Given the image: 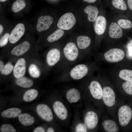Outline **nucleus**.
<instances>
[{
	"instance_id": "obj_1",
	"label": "nucleus",
	"mask_w": 132,
	"mask_h": 132,
	"mask_svg": "<svg viewBox=\"0 0 132 132\" xmlns=\"http://www.w3.org/2000/svg\"><path fill=\"white\" fill-rule=\"evenodd\" d=\"M34 34L31 28L18 42L5 52L0 54V58H6L8 61L15 63L21 57L38 54L36 48V40Z\"/></svg>"
},
{
	"instance_id": "obj_2",
	"label": "nucleus",
	"mask_w": 132,
	"mask_h": 132,
	"mask_svg": "<svg viewBox=\"0 0 132 132\" xmlns=\"http://www.w3.org/2000/svg\"><path fill=\"white\" fill-rule=\"evenodd\" d=\"M82 56L76 44L73 42H68L63 48L62 60L56 67L62 72L79 61Z\"/></svg>"
},
{
	"instance_id": "obj_3",
	"label": "nucleus",
	"mask_w": 132,
	"mask_h": 132,
	"mask_svg": "<svg viewBox=\"0 0 132 132\" xmlns=\"http://www.w3.org/2000/svg\"><path fill=\"white\" fill-rule=\"evenodd\" d=\"M32 28L31 22L22 21L13 25L11 31L8 45L2 49L0 54L3 53L20 41Z\"/></svg>"
},
{
	"instance_id": "obj_4",
	"label": "nucleus",
	"mask_w": 132,
	"mask_h": 132,
	"mask_svg": "<svg viewBox=\"0 0 132 132\" xmlns=\"http://www.w3.org/2000/svg\"><path fill=\"white\" fill-rule=\"evenodd\" d=\"M102 100L108 114L113 118L117 119V110L119 102L118 94L111 87L105 86L102 88Z\"/></svg>"
},
{
	"instance_id": "obj_5",
	"label": "nucleus",
	"mask_w": 132,
	"mask_h": 132,
	"mask_svg": "<svg viewBox=\"0 0 132 132\" xmlns=\"http://www.w3.org/2000/svg\"><path fill=\"white\" fill-rule=\"evenodd\" d=\"M62 48L52 46L41 54L44 65L48 71L56 67L62 57Z\"/></svg>"
},
{
	"instance_id": "obj_6",
	"label": "nucleus",
	"mask_w": 132,
	"mask_h": 132,
	"mask_svg": "<svg viewBox=\"0 0 132 132\" xmlns=\"http://www.w3.org/2000/svg\"><path fill=\"white\" fill-rule=\"evenodd\" d=\"M89 70V68L86 64H79L64 69L62 71L60 77L74 80H80L87 75Z\"/></svg>"
},
{
	"instance_id": "obj_7",
	"label": "nucleus",
	"mask_w": 132,
	"mask_h": 132,
	"mask_svg": "<svg viewBox=\"0 0 132 132\" xmlns=\"http://www.w3.org/2000/svg\"><path fill=\"white\" fill-rule=\"evenodd\" d=\"M53 21L54 18L51 16L38 14L34 18L33 21L30 22L34 34L41 35L42 33L50 28Z\"/></svg>"
},
{
	"instance_id": "obj_8",
	"label": "nucleus",
	"mask_w": 132,
	"mask_h": 132,
	"mask_svg": "<svg viewBox=\"0 0 132 132\" xmlns=\"http://www.w3.org/2000/svg\"><path fill=\"white\" fill-rule=\"evenodd\" d=\"M117 119L121 127L123 129L128 125L132 119V109L129 105L119 101L117 110Z\"/></svg>"
},
{
	"instance_id": "obj_9",
	"label": "nucleus",
	"mask_w": 132,
	"mask_h": 132,
	"mask_svg": "<svg viewBox=\"0 0 132 132\" xmlns=\"http://www.w3.org/2000/svg\"><path fill=\"white\" fill-rule=\"evenodd\" d=\"M35 55L23 56L17 59L15 62L12 74L15 78L24 76L27 70L28 65L30 59Z\"/></svg>"
},
{
	"instance_id": "obj_10",
	"label": "nucleus",
	"mask_w": 132,
	"mask_h": 132,
	"mask_svg": "<svg viewBox=\"0 0 132 132\" xmlns=\"http://www.w3.org/2000/svg\"><path fill=\"white\" fill-rule=\"evenodd\" d=\"M88 88L91 97L99 103L103 111L104 106L102 100V88L100 84L97 80H92L90 83Z\"/></svg>"
},
{
	"instance_id": "obj_11",
	"label": "nucleus",
	"mask_w": 132,
	"mask_h": 132,
	"mask_svg": "<svg viewBox=\"0 0 132 132\" xmlns=\"http://www.w3.org/2000/svg\"><path fill=\"white\" fill-rule=\"evenodd\" d=\"M76 22V19L71 12L63 14L59 19L57 25L58 27L62 30H68L71 29Z\"/></svg>"
},
{
	"instance_id": "obj_12",
	"label": "nucleus",
	"mask_w": 132,
	"mask_h": 132,
	"mask_svg": "<svg viewBox=\"0 0 132 132\" xmlns=\"http://www.w3.org/2000/svg\"><path fill=\"white\" fill-rule=\"evenodd\" d=\"M98 113L93 110H88L86 113L84 121L88 130H93L97 127L99 118Z\"/></svg>"
},
{
	"instance_id": "obj_13",
	"label": "nucleus",
	"mask_w": 132,
	"mask_h": 132,
	"mask_svg": "<svg viewBox=\"0 0 132 132\" xmlns=\"http://www.w3.org/2000/svg\"><path fill=\"white\" fill-rule=\"evenodd\" d=\"M124 55V51L118 48L111 49L104 54L106 60L112 63L118 62L121 61L123 59Z\"/></svg>"
},
{
	"instance_id": "obj_14",
	"label": "nucleus",
	"mask_w": 132,
	"mask_h": 132,
	"mask_svg": "<svg viewBox=\"0 0 132 132\" xmlns=\"http://www.w3.org/2000/svg\"><path fill=\"white\" fill-rule=\"evenodd\" d=\"M36 110L39 116L44 121L50 122L53 120V116L52 111L47 105L42 104H39L36 107Z\"/></svg>"
},
{
	"instance_id": "obj_15",
	"label": "nucleus",
	"mask_w": 132,
	"mask_h": 132,
	"mask_svg": "<svg viewBox=\"0 0 132 132\" xmlns=\"http://www.w3.org/2000/svg\"><path fill=\"white\" fill-rule=\"evenodd\" d=\"M53 107L55 113L59 119L63 120L67 119L68 111L62 102L59 101H56L54 103Z\"/></svg>"
},
{
	"instance_id": "obj_16",
	"label": "nucleus",
	"mask_w": 132,
	"mask_h": 132,
	"mask_svg": "<svg viewBox=\"0 0 132 132\" xmlns=\"http://www.w3.org/2000/svg\"><path fill=\"white\" fill-rule=\"evenodd\" d=\"M101 125L105 132H117L120 131L119 125L113 119L103 118Z\"/></svg>"
},
{
	"instance_id": "obj_17",
	"label": "nucleus",
	"mask_w": 132,
	"mask_h": 132,
	"mask_svg": "<svg viewBox=\"0 0 132 132\" xmlns=\"http://www.w3.org/2000/svg\"><path fill=\"white\" fill-rule=\"evenodd\" d=\"M94 28L95 33L98 35H101L104 33L106 29L107 21L103 16H98L95 21Z\"/></svg>"
},
{
	"instance_id": "obj_18",
	"label": "nucleus",
	"mask_w": 132,
	"mask_h": 132,
	"mask_svg": "<svg viewBox=\"0 0 132 132\" xmlns=\"http://www.w3.org/2000/svg\"><path fill=\"white\" fill-rule=\"evenodd\" d=\"M26 3L24 0H16L12 4L11 11L14 14L19 15L26 11Z\"/></svg>"
},
{
	"instance_id": "obj_19",
	"label": "nucleus",
	"mask_w": 132,
	"mask_h": 132,
	"mask_svg": "<svg viewBox=\"0 0 132 132\" xmlns=\"http://www.w3.org/2000/svg\"><path fill=\"white\" fill-rule=\"evenodd\" d=\"M91 42V39L88 36L81 35L77 37V38L76 44L81 55L82 51L87 48L90 46Z\"/></svg>"
},
{
	"instance_id": "obj_20",
	"label": "nucleus",
	"mask_w": 132,
	"mask_h": 132,
	"mask_svg": "<svg viewBox=\"0 0 132 132\" xmlns=\"http://www.w3.org/2000/svg\"><path fill=\"white\" fill-rule=\"evenodd\" d=\"M66 98L68 102L71 103L78 101L81 98L79 91L77 88H71L69 89L66 93Z\"/></svg>"
},
{
	"instance_id": "obj_21",
	"label": "nucleus",
	"mask_w": 132,
	"mask_h": 132,
	"mask_svg": "<svg viewBox=\"0 0 132 132\" xmlns=\"http://www.w3.org/2000/svg\"><path fill=\"white\" fill-rule=\"evenodd\" d=\"M109 34L112 38L119 39L123 35L122 30L121 27L116 23L112 22L110 26Z\"/></svg>"
},
{
	"instance_id": "obj_22",
	"label": "nucleus",
	"mask_w": 132,
	"mask_h": 132,
	"mask_svg": "<svg viewBox=\"0 0 132 132\" xmlns=\"http://www.w3.org/2000/svg\"><path fill=\"white\" fill-rule=\"evenodd\" d=\"M85 13L88 15V20L91 22H94L98 17L99 12L98 8L96 7L88 5L84 9Z\"/></svg>"
},
{
	"instance_id": "obj_23",
	"label": "nucleus",
	"mask_w": 132,
	"mask_h": 132,
	"mask_svg": "<svg viewBox=\"0 0 132 132\" xmlns=\"http://www.w3.org/2000/svg\"><path fill=\"white\" fill-rule=\"evenodd\" d=\"M15 83L17 86L25 88L31 87L33 85L34 83L32 79L25 76L16 79Z\"/></svg>"
},
{
	"instance_id": "obj_24",
	"label": "nucleus",
	"mask_w": 132,
	"mask_h": 132,
	"mask_svg": "<svg viewBox=\"0 0 132 132\" xmlns=\"http://www.w3.org/2000/svg\"><path fill=\"white\" fill-rule=\"evenodd\" d=\"M21 109L17 108H12L6 109L1 113V115L3 117L13 118H16L21 114Z\"/></svg>"
},
{
	"instance_id": "obj_25",
	"label": "nucleus",
	"mask_w": 132,
	"mask_h": 132,
	"mask_svg": "<svg viewBox=\"0 0 132 132\" xmlns=\"http://www.w3.org/2000/svg\"><path fill=\"white\" fill-rule=\"evenodd\" d=\"M18 118L20 122L25 126L31 125L35 121L34 117L27 113L21 114L18 116Z\"/></svg>"
},
{
	"instance_id": "obj_26",
	"label": "nucleus",
	"mask_w": 132,
	"mask_h": 132,
	"mask_svg": "<svg viewBox=\"0 0 132 132\" xmlns=\"http://www.w3.org/2000/svg\"><path fill=\"white\" fill-rule=\"evenodd\" d=\"M38 95V92L36 89H29L24 93L23 97V99L26 102H30L35 99Z\"/></svg>"
},
{
	"instance_id": "obj_27",
	"label": "nucleus",
	"mask_w": 132,
	"mask_h": 132,
	"mask_svg": "<svg viewBox=\"0 0 132 132\" xmlns=\"http://www.w3.org/2000/svg\"><path fill=\"white\" fill-rule=\"evenodd\" d=\"M13 25H12L0 36V48H3L8 44L10 33Z\"/></svg>"
},
{
	"instance_id": "obj_28",
	"label": "nucleus",
	"mask_w": 132,
	"mask_h": 132,
	"mask_svg": "<svg viewBox=\"0 0 132 132\" xmlns=\"http://www.w3.org/2000/svg\"><path fill=\"white\" fill-rule=\"evenodd\" d=\"M14 62L8 61L5 64L3 67L0 71L1 75L3 76H9L12 74L13 69L14 65Z\"/></svg>"
},
{
	"instance_id": "obj_29",
	"label": "nucleus",
	"mask_w": 132,
	"mask_h": 132,
	"mask_svg": "<svg viewBox=\"0 0 132 132\" xmlns=\"http://www.w3.org/2000/svg\"><path fill=\"white\" fill-rule=\"evenodd\" d=\"M119 76L123 80L132 82V70L127 69L122 70L120 71Z\"/></svg>"
},
{
	"instance_id": "obj_30",
	"label": "nucleus",
	"mask_w": 132,
	"mask_h": 132,
	"mask_svg": "<svg viewBox=\"0 0 132 132\" xmlns=\"http://www.w3.org/2000/svg\"><path fill=\"white\" fill-rule=\"evenodd\" d=\"M12 25L6 19H1L0 23V36Z\"/></svg>"
},
{
	"instance_id": "obj_31",
	"label": "nucleus",
	"mask_w": 132,
	"mask_h": 132,
	"mask_svg": "<svg viewBox=\"0 0 132 132\" xmlns=\"http://www.w3.org/2000/svg\"><path fill=\"white\" fill-rule=\"evenodd\" d=\"M121 86L125 94L132 96V82L126 81L122 84Z\"/></svg>"
},
{
	"instance_id": "obj_32",
	"label": "nucleus",
	"mask_w": 132,
	"mask_h": 132,
	"mask_svg": "<svg viewBox=\"0 0 132 132\" xmlns=\"http://www.w3.org/2000/svg\"><path fill=\"white\" fill-rule=\"evenodd\" d=\"M112 4L115 8L122 10L127 9L126 4L123 0H112Z\"/></svg>"
},
{
	"instance_id": "obj_33",
	"label": "nucleus",
	"mask_w": 132,
	"mask_h": 132,
	"mask_svg": "<svg viewBox=\"0 0 132 132\" xmlns=\"http://www.w3.org/2000/svg\"><path fill=\"white\" fill-rule=\"evenodd\" d=\"M117 23L121 27L124 29H129L132 27V22L127 19H120L118 21Z\"/></svg>"
},
{
	"instance_id": "obj_34",
	"label": "nucleus",
	"mask_w": 132,
	"mask_h": 132,
	"mask_svg": "<svg viewBox=\"0 0 132 132\" xmlns=\"http://www.w3.org/2000/svg\"><path fill=\"white\" fill-rule=\"evenodd\" d=\"M0 131L1 132H15L16 130L11 125L4 124L1 126Z\"/></svg>"
},
{
	"instance_id": "obj_35",
	"label": "nucleus",
	"mask_w": 132,
	"mask_h": 132,
	"mask_svg": "<svg viewBox=\"0 0 132 132\" xmlns=\"http://www.w3.org/2000/svg\"><path fill=\"white\" fill-rule=\"evenodd\" d=\"M75 131L77 132H86L88 131V129L84 123H80L76 126Z\"/></svg>"
},
{
	"instance_id": "obj_36",
	"label": "nucleus",
	"mask_w": 132,
	"mask_h": 132,
	"mask_svg": "<svg viewBox=\"0 0 132 132\" xmlns=\"http://www.w3.org/2000/svg\"><path fill=\"white\" fill-rule=\"evenodd\" d=\"M34 132H44L45 130L41 126H38L34 130Z\"/></svg>"
},
{
	"instance_id": "obj_37",
	"label": "nucleus",
	"mask_w": 132,
	"mask_h": 132,
	"mask_svg": "<svg viewBox=\"0 0 132 132\" xmlns=\"http://www.w3.org/2000/svg\"><path fill=\"white\" fill-rule=\"evenodd\" d=\"M3 58H0V71L1 70L5 64Z\"/></svg>"
},
{
	"instance_id": "obj_38",
	"label": "nucleus",
	"mask_w": 132,
	"mask_h": 132,
	"mask_svg": "<svg viewBox=\"0 0 132 132\" xmlns=\"http://www.w3.org/2000/svg\"><path fill=\"white\" fill-rule=\"evenodd\" d=\"M127 3L129 8L132 10V0H127Z\"/></svg>"
},
{
	"instance_id": "obj_39",
	"label": "nucleus",
	"mask_w": 132,
	"mask_h": 132,
	"mask_svg": "<svg viewBox=\"0 0 132 132\" xmlns=\"http://www.w3.org/2000/svg\"><path fill=\"white\" fill-rule=\"evenodd\" d=\"M47 132H54V129L51 127H49L48 128L47 130Z\"/></svg>"
},
{
	"instance_id": "obj_40",
	"label": "nucleus",
	"mask_w": 132,
	"mask_h": 132,
	"mask_svg": "<svg viewBox=\"0 0 132 132\" xmlns=\"http://www.w3.org/2000/svg\"><path fill=\"white\" fill-rule=\"evenodd\" d=\"M84 1L90 3H92L96 1L97 0H83Z\"/></svg>"
},
{
	"instance_id": "obj_41",
	"label": "nucleus",
	"mask_w": 132,
	"mask_h": 132,
	"mask_svg": "<svg viewBox=\"0 0 132 132\" xmlns=\"http://www.w3.org/2000/svg\"><path fill=\"white\" fill-rule=\"evenodd\" d=\"M8 0H0V1L1 2H4Z\"/></svg>"
}]
</instances>
